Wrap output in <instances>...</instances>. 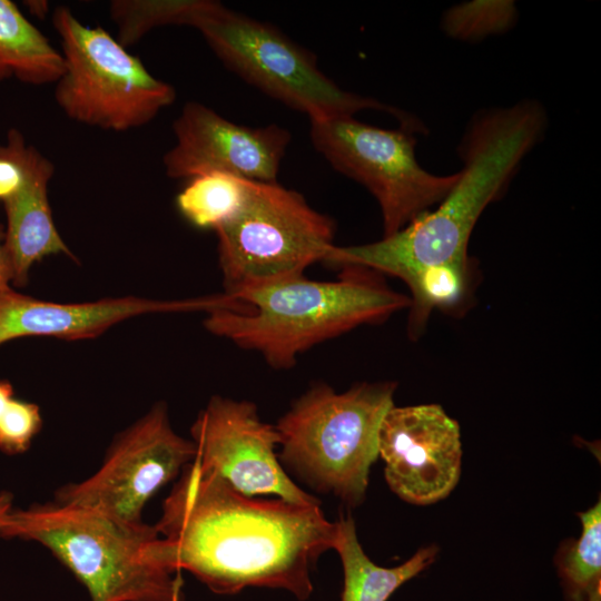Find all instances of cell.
Wrapping results in <instances>:
<instances>
[{"mask_svg":"<svg viewBox=\"0 0 601 601\" xmlns=\"http://www.w3.org/2000/svg\"><path fill=\"white\" fill-rule=\"evenodd\" d=\"M155 526L174 570L215 593L264 587L299 600L311 595V570L333 549L336 531L319 504L245 495L195 461L183 469Z\"/></svg>","mask_w":601,"mask_h":601,"instance_id":"6da1fadb","label":"cell"},{"mask_svg":"<svg viewBox=\"0 0 601 601\" xmlns=\"http://www.w3.org/2000/svg\"><path fill=\"white\" fill-rule=\"evenodd\" d=\"M533 101L480 112L460 146V177L435 210H426L395 234L353 246L334 245L324 263L363 267L408 282L420 272L467 263L469 240L483 210L505 190L545 129Z\"/></svg>","mask_w":601,"mask_h":601,"instance_id":"7a4b0ae2","label":"cell"},{"mask_svg":"<svg viewBox=\"0 0 601 601\" xmlns=\"http://www.w3.org/2000/svg\"><path fill=\"white\" fill-rule=\"evenodd\" d=\"M244 311L208 313L205 327L238 347L255 351L272 367L290 368L311 347L357 326L376 324L408 308L410 297L393 290L380 274L343 267L337 280H312L304 275L230 295Z\"/></svg>","mask_w":601,"mask_h":601,"instance_id":"3957f363","label":"cell"},{"mask_svg":"<svg viewBox=\"0 0 601 601\" xmlns=\"http://www.w3.org/2000/svg\"><path fill=\"white\" fill-rule=\"evenodd\" d=\"M46 546L88 589L91 601H171L183 587L155 525L58 502L11 510L0 529Z\"/></svg>","mask_w":601,"mask_h":601,"instance_id":"277c9868","label":"cell"},{"mask_svg":"<svg viewBox=\"0 0 601 601\" xmlns=\"http://www.w3.org/2000/svg\"><path fill=\"white\" fill-rule=\"evenodd\" d=\"M179 18L178 24L196 28L230 70L309 120L375 109L396 117L406 130L425 131L411 114L343 90L319 70L311 51L269 23L210 0H184Z\"/></svg>","mask_w":601,"mask_h":601,"instance_id":"5b68a950","label":"cell"},{"mask_svg":"<svg viewBox=\"0 0 601 601\" xmlns=\"http://www.w3.org/2000/svg\"><path fill=\"white\" fill-rule=\"evenodd\" d=\"M395 390L394 382L359 383L343 393L324 383L312 386L275 425L279 461L316 490L357 506Z\"/></svg>","mask_w":601,"mask_h":601,"instance_id":"8992f818","label":"cell"},{"mask_svg":"<svg viewBox=\"0 0 601 601\" xmlns=\"http://www.w3.org/2000/svg\"><path fill=\"white\" fill-rule=\"evenodd\" d=\"M51 20L63 57L53 96L68 118L120 132L149 124L175 101V88L104 28L83 24L67 6L56 7Z\"/></svg>","mask_w":601,"mask_h":601,"instance_id":"52a82bcc","label":"cell"},{"mask_svg":"<svg viewBox=\"0 0 601 601\" xmlns=\"http://www.w3.org/2000/svg\"><path fill=\"white\" fill-rule=\"evenodd\" d=\"M225 294L303 275L334 246L335 224L277 181H249L240 210L216 230Z\"/></svg>","mask_w":601,"mask_h":601,"instance_id":"ba28073f","label":"cell"},{"mask_svg":"<svg viewBox=\"0 0 601 601\" xmlns=\"http://www.w3.org/2000/svg\"><path fill=\"white\" fill-rule=\"evenodd\" d=\"M311 140L339 173L365 186L377 200L383 237L405 227L439 204L460 174L439 176L415 158V137L404 129H383L354 116L311 120Z\"/></svg>","mask_w":601,"mask_h":601,"instance_id":"9c48e42d","label":"cell"},{"mask_svg":"<svg viewBox=\"0 0 601 601\" xmlns=\"http://www.w3.org/2000/svg\"><path fill=\"white\" fill-rule=\"evenodd\" d=\"M195 455L194 442L173 430L166 405L157 404L120 434L91 476L59 489L56 502L140 522L148 500Z\"/></svg>","mask_w":601,"mask_h":601,"instance_id":"30bf717a","label":"cell"},{"mask_svg":"<svg viewBox=\"0 0 601 601\" xmlns=\"http://www.w3.org/2000/svg\"><path fill=\"white\" fill-rule=\"evenodd\" d=\"M194 461L249 496L272 494L299 504H319L286 474L275 426L263 422L248 401L214 396L190 428Z\"/></svg>","mask_w":601,"mask_h":601,"instance_id":"8fae6325","label":"cell"},{"mask_svg":"<svg viewBox=\"0 0 601 601\" xmlns=\"http://www.w3.org/2000/svg\"><path fill=\"white\" fill-rule=\"evenodd\" d=\"M378 455L398 497L415 505L436 503L460 480V425L437 404L392 406L381 423Z\"/></svg>","mask_w":601,"mask_h":601,"instance_id":"7c38bea8","label":"cell"},{"mask_svg":"<svg viewBox=\"0 0 601 601\" xmlns=\"http://www.w3.org/2000/svg\"><path fill=\"white\" fill-rule=\"evenodd\" d=\"M176 144L164 155L165 173L191 179L221 173L253 181H276L290 134L277 125H236L209 107L188 101L175 119Z\"/></svg>","mask_w":601,"mask_h":601,"instance_id":"4fadbf2b","label":"cell"},{"mask_svg":"<svg viewBox=\"0 0 601 601\" xmlns=\"http://www.w3.org/2000/svg\"><path fill=\"white\" fill-rule=\"evenodd\" d=\"M231 306L233 300L226 294L175 300L128 296L62 304L27 296L9 286L0 290V346L33 336L68 341L92 338L121 321L142 314L209 313Z\"/></svg>","mask_w":601,"mask_h":601,"instance_id":"5bb4252c","label":"cell"},{"mask_svg":"<svg viewBox=\"0 0 601 601\" xmlns=\"http://www.w3.org/2000/svg\"><path fill=\"white\" fill-rule=\"evenodd\" d=\"M53 173V164L38 151L22 187L2 203L7 218L3 244L16 286H24L31 267L47 256L62 254L76 259L53 223L48 197Z\"/></svg>","mask_w":601,"mask_h":601,"instance_id":"9a60e30c","label":"cell"},{"mask_svg":"<svg viewBox=\"0 0 601 601\" xmlns=\"http://www.w3.org/2000/svg\"><path fill=\"white\" fill-rule=\"evenodd\" d=\"M335 525L333 549L344 572L341 601H387L401 585L431 566L439 553L437 545L431 544L397 566H380L362 549L351 516H341Z\"/></svg>","mask_w":601,"mask_h":601,"instance_id":"2e32d148","label":"cell"},{"mask_svg":"<svg viewBox=\"0 0 601 601\" xmlns=\"http://www.w3.org/2000/svg\"><path fill=\"white\" fill-rule=\"evenodd\" d=\"M63 57L10 0H0V81L17 79L31 86L56 83Z\"/></svg>","mask_w":601,"mask_h":601,"instance_id":"e0dca14e","label":"cell"},{"mask_svg":"<svg viewBox=\"0 0 601 601\" xmlns=\"http://www.w3.org/2000/svg\"><path fill=\"white\" fill-rule=\"evenodd\" d=\"M474 273L471 259L467 263L426 268L406 282L411 292L408 336L417 339L422 335L433 309H461L472 296Z\"/></svg>","mask_w":601,"mask_h":601,"instance_id":"ac0fdd59","label":"cell"},{"mask_svg":"<svg viewBox=\"0 0 601 601\" xmlns=\"http://www.w3.org/2000/svg\"><path fill=\"white\" fill-rule=\"evenodd\" d=\"M582 533L563 541L554 564L566 601H590L601 591V501L580 512Z\"/></svg>","mask_w":601,"mask_h":601,"instance_id":"d6986e66","label":"cell"},{"mask_svg":"<svg viewBox=\"0 0 601 601\" xmlns=\"http://www.w3.org/2000/svg\"><path fill=\"white\" fill-rule=\"evenodd\" d=\"M249 181L221 173L196 176L177 195V208L195 227L216 230L240 210Z\"/></svg>","mask_w":601,"mask_h":601,"instance_id":"ffe728a7","label":"cell"},{"mask_svg":"<svg viewBox=\"0 0 601 601\" xmlns=\"http://www.w3.org/2000/svg\"><path fill=\"white\" fill-rule=\"evenodd\" d=\"M515 9L508 1H475L453 8L445 18L453 37L472 39L500 32L513 21Z\"/></svg>","mask_w":601,"mask_h":601,"instance_id":"44dd1931","label":"cell"},{"mask_svg":"<svg viewBox=\"0 0 601 601\" xmlns=\"http://www.w3.org/2000/svg\"><path fill=\"white\" fill-rule=\"evenodd\" d=\"M41 426L39 406L13 397L0 415V450L9 455L26 452Z\"/></svg>","mask_w":601,"mask_h":601,"instance_id":"7402d4cb","label":"cell"},{"mask_svg":"<svg viewBox=\"0 0 601 601\" xmlns=\"http://www.w3.org/2000/svg\"><path fill=\"white\" fill-rule=\"evenodd\" d=\"M38 149L27 144L17 128L9 129L0 144V201L11 198L24 184Z\"/></svg>","mask_w":601,"mask_h":601,"instance_id":"603a6c76","label":"cell"},{"mask_svg":"<svg viewBox=\"0 0 601 601\" xmlns=\"http://www.w3.org/2000/svg\"><path fill=\"white\" fill-rule=\"evenodd\" d=\"M4 230L0 225V290L11 286L12 272L10 262L3 244Z\"/></svg>","mask_w":601,"mask_h":601,"instance_id":"cb8c5ba5","label":"cell"},{"mask_svg":"<svg viewBox=\"0 0 601 601\" xmlns=\"http://www.w3.org/2000/svg\"><path fill=\"white\" fill-rule=\"evenodd\" d=\"M14 397V390L9 381L0 380V415Z\"/></svg>","mask_w":601,"mask_h":601,"instance_id":"d4e9b609","label":"cell"},{"mask_svg":"<svg viewBox=\"0 0 601 601\" xmlns=\"http://www.w3.org/2000/svg\"><path fill=\"white\" fill-rule=\"evenodd\" d=\"M23 3L28 11L37 18H45L48 14L49 4L47 1L29 0Z\"/></svg>","mask_w":601,"mask_h":601,"instance_id":"484cf974","label":"cell"},{"mask_svg":"<svg viewBox=\"0 0 601 601\" xmlns=\"http://www.w3.org/2000/svg\"><path fill=\"white\" fill-rule=\"evenodd\" d=\"M12 500L13 496L8 491H1L0 492V529L2 528L7 515L12 510Z\"/></svg>","mask_w":601,"mask_h":601,"instance_id":"4316f807","label":"cell"},{"mask_svg":"<svg viewBox=\"0 0 601 601\" xmlns=\"http://www.w3.org/2000/svg\"><path fill=\"white\" fill-rule=\"evenodd\" d=\"M180 590H181V588H179V589H177V590L175 591L171 601H180Z\"/></svg>","mask_w":601,"mask_h":601,"instance_id":"83f0119b","label":"cell"},{"mask_svg":"<svg viewBox=\"0 0 601 601\" xmlns=\"http://www.w3.org/2000/svg\"><path fill=\"white\" fill-rule=\"evenodd\" d=\"M590 601H601V591H598L597 593H594L592 598L590 599Z\"/></svg>","mask_w":601,"mask_h":601,"instance_id":"f1b7e54d","label":"cell"}]
</instances>
